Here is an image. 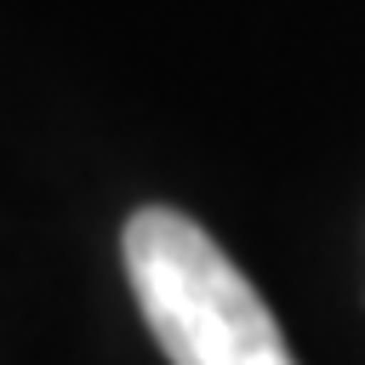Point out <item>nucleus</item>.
I'll use <instances>...</instances> for the list:
<instances>
[{
  "label": "nucleus",
  "mask_w": 365,
  "mask_h": 365,
  "mask_svg": "<svg viewBox=\"0 0 365 365\" xmlns=\"http://www.w3.org/2000/svg\"><path fill=\"white\" fill-rule=\"evenodd\" d=\"M120 245L131 297L171 365H297L257 285L194 217L143 205Z\"/></svg>",
  "instance_id": "f257e3e1"
}]
</instances>
